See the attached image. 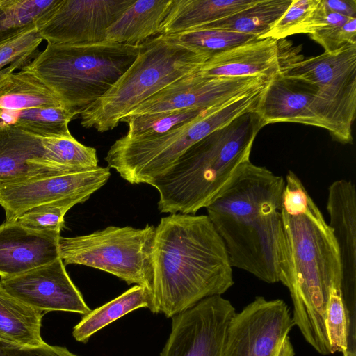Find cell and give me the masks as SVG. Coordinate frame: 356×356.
<instances>
[{"instance_id":"obj_29","label":"cell","mask_w":356,"mask_h":356,"mask_svg":"<svg viewBox=\"0 0 356 356\" xmlns=\"http://www.w3.org/2000/svg\"><path fill=\"white\" fill-rule=\"evenodd\" d=\"M58 0H2L0 6V44L36 27L37 22Z\"/></svg>"},{"instance_id":"obj_23","label":"cell","mask_w":356,"mask_h":356,"mask_svg":"<svg viewBox=\"0 0 356 356\" xmlns=\"http://www.w3.org/2000/svg\"><path fill=\"white\" fill-rule=\"evenodd\" d=\"M42 312L8 293L0 286V341L36 348L43 346Z\"/></svg>"},{"instance_id":"obj_24","label":"cell","mask_w":356,"mask_h":356,"mask_svg":"<svg viewBox=\"0 0 356 356\" xmlns=\"http://www.w3.org/2000/svg\"><path fill=\"white\" fill-rule=\"evenodd\" d=\"M64 107L59 97L25 66L0 81V109Z\"/></svg>"},{"instance_id":"obj_40","label":"cell","mask_w":356,"mask_h":356,"mask_svg":"<svg viewBox=\"0 0 356 356\" xmlns=\"http://www.w3.org/2000/svg\"><path fill=\"white\" fill-rule=\"evenodd\" d=\"M1 3H2V0H0V6H1Z\"/></svg>"},{"instance_id":"obj_18","label":"cell","mask_w":356,"mask_h":356,"mask_svg":"<svg viewBox=\"0 0 356 356\" xmlns=\"http://www.w3.org/2000/svg\"><path fill=\"white\" fill-rule=\"evenodd\" d=\"M60 234L38 232L17 221L0 225L1 279L23 273L60 258Z\"/></svg>"},{"instance_id":"obj_4","label":"cell","mask_w":356,"mask_h":356,"mask_svg":"<svg viewBox=\"0 0 356 356\" xmlns=\"http://www.w3.org/2000/svg\"><path fill=\"white\" fill-rule=\"evenodd\" d=\"M264 127L253 109L192 145L150 185L159 193V211L195 214L206 208L238 168L250 160L253 143Z\"/></svg>"},{"instance_id":"obj_39","label":"cell","mask_w":356,"mask_h":356,"mask_svg":"<svg viewBox=\"0 0 356 356\" xmlns=\"http://www.w3.org/2000/svg\"><path fill=\"white\" fill-rule=\"evenodd\" d=\"M342 355L343 356H356V352L347 350L345 353H342Z\"/></svg>"},{"instance_id":"obj_2","label":"cell","mask_w":356,"mask_h":356,"mask_svg":"<svg viewBox=\"0 0 356 356\" xmlns=\"http://www.w3.org/2000/svg\"><path fill=\"white\" fill-rule=\"evenodd\" d=\"M152 305L167 318L234 284L225 245L207 215L174 213L155 227L150 254Z\"/></svg>"},{"instance_id":"obj_8","label":"cell","mask_w":356,"mask_h":356,"mask_svg":"<svg viewBox=\"0 0 356 356\" xmlns=\"http://www.w3.org/2000/svg\"><path fill=\"white\" fill-rule=\"evenodd\" d=\"M155 226H108L89 234L60 236L58 253L65 265L92 267L127 282L150 289V254Z\"/></svg>"},{"instance_id":"obj_35","label":"cell","mask_w":356,"mask_h":356,"mask_svg":"<svg viewBox=\"0 0 356 356\" xmlns=\"http://www.w3.org/2000/svg\"><path fill=\"white\" fill-rule=\"evenodd\" d=\"M42 40L34 27L0 44V70L20 57L34 54Z\"/></svg>"},{"instance_id":"obj_14","label":"cell","mask_w":356,"mask_h":356,"mask_svg":"<svg viewBox=\"0 0 356 356\" xmlns=\"http://www.w3.org/2000/svg\"><path fill=\"white\" fill-rule=\"evenodd\" d=\"M269 78L263 75L207 77L197 71L163 88L127 115L136 116L188 108H209L265 86Z\"/></svg>"},{"instance_id":"obj_20","label":"cell","mask_w":356,"mask_h":356,"mask_svg":"<svg viewBox=\"0 0 356 356\" xmlns=\"http://www.w3.org/2000/svg\"><path fill=\"white\" fill-rule=\"evenodd\" d=\"M42 138L0 122V184L63 175L40 161L45 153Z\"/></svg>"},{"instance_id":"obj_7","label":"cell","mask_w":356,"mask_h":356,"mask_svg":"<svg viewBox=\"0 0 356 356\" xmlns=\"http://www.w3.org/2000/svg\"><path fill=\"white\" fill-rule=\"evenodd\" d=\"M264 86L209 108L195 120L163 134L124 135L110 147L105 161L131 184H151L164 175L194 144L255 108Z\"/></svg>"},{"instance_id":"obj_21","label":"cell","mask_w":356,"mask_h":356,"mask_svg":"<svg viewBox=\"0 0 356 356\" xmlns=\"http://www.w3.org/2000/svg\"><path fill=\"white\" fill-rule=\"evenodd\" d=\"M172 0H135L106 31L105 41L140 45L162 33Z\"/></svg>"},{"instance_id":"obj_6","label":"cell","mask_w":356,"mask_h":356,"mask_svg":"<svg viewBox=\"0 0 356 356\" xmlns=\"http://www.w3.org/2000/svg\"><path fill=\"white\" fill-rule=\"evenodd\" d=\"M209 58L177 42L159 35L141 44L129 68L99 99L81 113V124L103 133L147 99L175 81L197 72Z\"/></svg>"},{"instance_id":"obj_25","label":"cell","mask_w":356,"mask_h":356,"mask_svg":"<svg viewBox=\"0 0 356 356\" xmlns=\"http://www.w3.org/2000/svg\"><path fill=\"white\" fill-rule=\"evenodd\" d=\"M150 289L135 284L128 290L101 307L84 315L74 326V338L79 342L86 343L99 330L139 308L150 309Z\"/></svg>"},{"instance_id":"obj_34","label":"cell","mask_w":356,"mask_h":356,"mask_svg":"<svg viewBox=\"0 0 356 356\" xmlns=\"http://www.w3.org/2000/svg\"><path fill=\"white\" fill-rule=\"evenodd\" d=\"M325 52H335L349 43H356V18L341 24L330 25L309 35Z\"/></svg>"},{"instance_id":"obj_12","label":"cell","mask_w":356,"mask_h":356,"mask_svg":"<svg viewBox=\"0 0 356 356\" xmlns=\"http://www.w3.org/2000/svg\"><path fill=\"white\" fill-rule=\"evenodd\" d=\"M236 309L222 296L204 298L172 317L170 336L160 356H221Z\"/></svg>"},{"instance_id":"obj_30","label":"cell","mask_w":356,"mask_h":356,"mask_svg":"<svg viewBox=\"0 0 356 356\" xmlns=\"http://www.w3.org/2000/svg\"><path fill=\"white\" fill-rule=\"evenodd\" d=\"M170 35L179 43L208 58L259 39L257 35L208 28L195 29Z\"/></svg>"},{"instance_id":"obj_1","label":"cell","mask_w":356,"mask_h":356,"mask_svg":"<svg viewBox=\"0 0 356 356\" xmlns=\"http://www.w3.org/2000/svg\"><path fill=\"white\" fill-rule=\"evenodd\" d=\"M284 179L279 282L289 291L294 325L317 353L330 355L326 307L330 289L341 287L339 251L331 227L300 179L289 170Z\"/></svg>"},{"instance_id":"obj_13","label":"cell","mask_w":356,"mask_h":356,"mask_svg":"<svg viewBox=\"0 0 356 356\" xmlns=\"http://www.w3.org/2000/svg\"><path fill=\"white\" fill-rule=\"evenodd\" d=\"M108 167L98 166L80 172L0 184V206L6 220L15 221L36 207L65 199L81 203L108 181Z\"/></svg>"},{"instance_id":"obj_11","label":"cell","mask_w":356,"mask_h":356,"mask_svg":"<svg viewBox=\"0 0 356 356\" xmlns=\"http://www.w3.org/2000/svg\"><path fill=\"white\" fill-rule=\"evenodd\" d=\"M135 0H58L36 23L47 44H92Z\"/></svg>"},{"instance_id":"obj_9","label":"cell","mask_w":356,"mask_h":356,"mask_svg":"<svg viewBox=\"0 0 356 356\" xmlns=\"http://www.w3.org/2000/svg\"><path fill=\"white\" fill-rule=\"evenodd\" d=\"M279 73L314 90L325 110L330 135L341 143H352L356 111V43L305 59L292 55L282 63Z\"/></svg>"},{"instance_id":"obj_19","label":"cell","mask_w":356,"mask_h":356,"mask_svg":"<svg viewBox=\"0 0 356 356\" xmlns=\"http://www.w3.org/2000/svg\"><path fill=\"white\" fill-rule=\"evenodd\" d=\"M291 54L289 50L284 52L280 40L256 39L209 58L199 73L207 77H270Z\"/></svg>"},{"instance_id":"obj_32","label":"cell","mask_w":356,"mask_h":356,"mask_svg":"<svg viewBox=\"0 0 356 356\" xmlns=\"http://www.w3.org/2000/svg\"><path fill=\"white\" fill-rule=\"evenodd\" d=\"M79 203L76 199H65L44 204L29 210L15 221L30 229L60 234L66 213Z\"/></svg>"},{"instance_id":"obj_16","label":"cell","mask_w":356,"mask_h":356,"mask_svg":"<svg viewBox=\"0 0 356 356\" xmlns=\"http://www.w3.org/2000/svg\"><path fill=\"white\" fill-rule=\"evenodd\" d=\"M326 209L339 251L341 291L349 329L356 327V190L350 180L333 181L328 188Z\"/></svg>"},{"instance_id":"obj_15","label":"cell","mask_w":356,"mask_h":356,"mask_svg":"<svg viewBox=\"0 0 356 356\" xmlns=\"http://www.w3.org/2000/svg\"><path fill=\"white\" fill-rule=\"evenodd\" d=\"M0 286L42 312L62 311L86 315L91 311L60 258L23 273L2 278Z\"/></svg>"},{"instance_id":"obj_17","label":"cell","mask_w":356,"mask_h":356,"mask_svg":"<svg viewBox=\"0 0 356 356\" xmlns=\"http://www.w3.org/2000/svg\"><path fill=\"white\" fill-rule=\"evenodd\" d=\"M254 111L264 126L293 122L328 130L325 110L314 90L279 72L268 79Z\"/></svg>"},{"instance_id":"obj_36","label":"cell","mask_w":356,"mask_h":356,"mask_svg":"<svg viewBox=\"0 0 356 356\" xmlns=\"http://www.w3.org/2000/svg\"><path fill=\"white\" fill-rule=\"evenodd\" d=\"M0 356H77L66 348L44 343L36 348L23 347L0 341Z\"/></svg>"},{"instance_id":"obj_22","label":"cell","mask_w":356,"mask_h":356,"mask_svg":"<svg viewBox=\"0 0 356 356\" xmlns=\"http://www.w3.org/2000/svg\"><path fill=\"white\" fill-rule=\"evenodd\" d=\"M257 0H172L161 35L195 29L253 5Z\"/></svg>"},{"instance_id":"obj_41","label":"cell","mask_w":356,"mask_h":356,"mask_svg":"<svg viewBox=\"0 0 356 356\" xmlns=\"http://www.w3.org/2000/svg\"><path fill=\"white\" fill-rule=\"evenodd\" d=\"M0 15H1V9H0Z\"/></svg>"},{"instance_id":"obj_3","label":"cell","mask_w":356,"mask_h":356,"mask_svg":"<svg viewBox=\"0 0 356 356\" xmlns=\"http://www.w3.org/2000/svg\"><path fill=\"white\" fill-rule=\"evenodd\" d=\"M284 186L282 176L248 160L205 208L232 267L268 284L279 282Z\"/></svg>"},{"instance_id":"obj_33","label":"cell","mask_w":356,"mask_h":356,"mask_svg":"<svg viewBox=\"0 0 356 356\" xmlns=\"http://www.w3.org/2000/svg\"><path fill=\"white\" fill-rule=\"evenodd\" d=\"M320 0H292L289 7L274 26L260 39L271 38L277 40L297 34L303 23L318 6Z\"/></svg>"},{"instance_id":"obj_31","label":"cell","mask_w":356,"mask_h":356,"mask_svg":"<svg viewBox=\"0 0 356 356\" xmlns=\"http://www.w3.org/2000/svg\"><path fill=\"white\" fill-rule=\"evenodd\" d=\"M207 109L188 108L136 116L127 115L120 122H125L128 126L126 135L131 137H149L178 128L195 120Z\"/></svg>"},{"instance_id":"obj_26","label":"cell","mask_w":356,"mask_h":356,"mask_svg":"<svg viewBox=\"0 0 356 356\" xmlns=\"http://www.w3.org/2000/svg\"><path fill=\"white\" fill-rule=\"evenodd\" d=\"M291 2L292 0H257L241 11L200 28L253 35L260 39L283 15Z\"/></svg>"},{"instance_id":"obj_27","label":"cell","mask_w":356,"mask_h":356,"mask_svg":"<svg viewBox=\"0 0 356 356\" xmlns=\"http://www.w3.org/2000/svg\"><path fill=\"white\" fill-rule=\"evenodd\" d=\"M79 114L65 107L0 109V122L17 126L42 138L72 135L69 123Z\"/></svg>"},{"instance_id":"obj_5","label":"cell","mask_w":356,"mask_h":356,"mask_svg":"<svg viewBox=\"0 0 356 356\" xmlns=\"http://www.w3.org/2000/svg\"><path fill=\"white\" fill-rule=\"evenodd\" d=\"M140 45L47 44L25 65L79 115L104 95L137 58Z\"/></svg>"},{"instance_id":"obj_37","label":"cell","mask_w":356,"mask_h":356,"mask_svg":"<svg viewBox=\"0 0 356 356\" xmlns=\"http://www.w3.org/2000/svg\"><path fill=\"white\" fill-rule=\"evenodd\" d=\"M330 11L349 18H356V0H323Z\"/></svg>"},{"instance_id":"obj_28","label":"cell","mask_w":356,"mask_h":356,"mask_svg":"<svg viewBox=\"0 0 356 356\" xmlns=\"http://www.w3.org/2000/svg\"><path fill=\"white\" fill-rule=\"evenodd\" d=\"M45 149L43 159L61 173L67 174L99 166L94 147L79 142L72 135L42 138Z\"/></svg>"},{"instance_id":"obj_38","label":"cell","mask_w":356,"mask_h":356,"mask_svg":"<svg viewBox=\"0 0 356 356\" xmlns=\"http://www.w3.org/2000/svg\"><path fill=\"white\" fill-rule=\"evenodd\" d=\"M32 55L20 57L17 60L11 63L9 66L6 67L3 70H0V81L9 74L14 72L15 70L27 65L29 63L28 61L31 60Z\"/></svg>"},{"instance_id":"obj_10","label":"cell","mask_w":356,"mask_h":356,"mask_svg":"<svg viewBox=\"0 0 356 356\" xmlns=\"http://www.w3.org/2000/svg\"><path fill=\"white\" fill-rule=\"evenodd\" d=\"M294 326L283 300L257 296L231 318L221 356H273Z\"/></svg>"}]
</instances>
